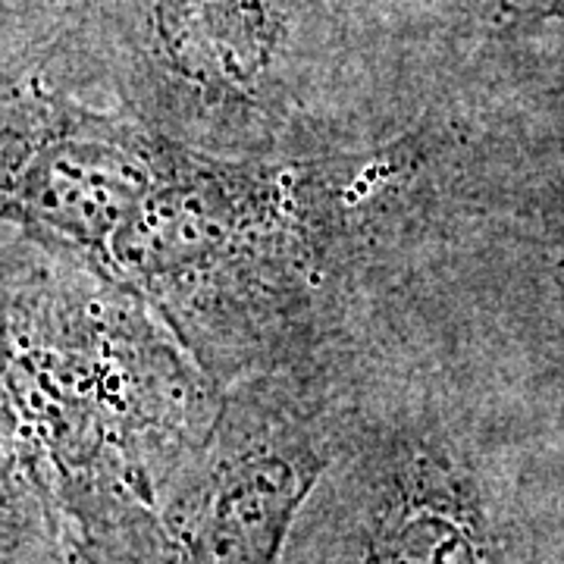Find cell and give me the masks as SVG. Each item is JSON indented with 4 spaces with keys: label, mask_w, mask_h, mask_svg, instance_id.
Wrapping results in <instances>:
<instances>
[{
    "label": "cell",
    "mask_w": 564,
    "mask_h": 564,
    "mask_svg": "<svg viewBox=\"0 0 564 564\" xmlns=\"http://www.w3.org/2000/svg\"><path fill=\"white\" fill-rule=\"evenodd\" d=\"M464 7L496 29H524L545 20H564V0H462Z\"/></svg>",
    "instance_id": "obj_6"
},
{
    "label": "cell",
    "mask_w": 564,
    "mask_h": 564,
    "mask_svg": "<svg viewBox=\"0 0 564 564\" xmlns=\"http://www.w3.org/2000/svg\"><path fill=\"white\" fill-rule=\"evenodd\" d=\"M314 182L166 141L139 214L95 270L154 304L226 377L263 355L307 299L321 258Z\"/></svg>",
    "instance_id": "obj_1"
},
{
    "label": "cell",
    "mask_w": 564,
    "mask_h": 564,
    "mask_svg": "<svg viewBox=\"0 0 564 564\" xmlns=\"http://www.w3.org/2000/svg\"><path fill=\"white\" fill-rule=\"evenodd\" d=\"M3 214L98 270L158 180L166 139L39 82L7 95Z\"/></svg>",
    "instance_id": "obj_3"
},
{
    "label": "cell",
    "mask_w": 564,
    "mask_h": 564,
    "mask_svg": "<svg viewBox=\"0 0 564 564\" xmlns=\"http://www.w3.org/2000/svg\"><path fill=\"white\" fill-rule=\"evenodd\" d=\"M329 10L333 0H98L91 13L139 98L226 126L289 101Z\"/></svg>",
    "instance_id": "obj_2"
},
{
    "label": "cell",
    "mask_w": 564,
    "mask_h": 564,
    "mask_svg": "<svg viewBox=\"0 0 564 564\" xmlns=\"http://www.w3.org/2000/svg\"><path fill=\"white\" fill-rule=\"evenodd\" d=\"M7 3V41L17 35V44L57 35L66 25L85 20L98 0H3Z\"/></svg>",
    "instance_id": "obj_5"
},
{
    "label": "cell",
    "mask_w": 564,
    "mask_h": 564,
    "mask_svg": "<svg viewBox=\"0 0 564 564\" xmlns=\"http://www.w3.org/2000/svg\"><path fill=\"white\" fill-rule=\"evenodd\" d=\"M348 489L326 564H527L484 474L436 436H389L355 464Z\"/></svg>",
    "instance_id": "obj_4"
}]
</instances>
